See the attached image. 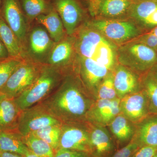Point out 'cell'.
Wrapping results in <instances>:
<instances>
[{
    "label": "cell",
    "instance_id": "1",
    "mask_svg": "<svg viewBox=\"0 0 157 157\" xmlns=\"http://www.w3.org/2000/svg\"><path fill=\"white\" fill-rule=\"evenodd\" d=\"M73 76H64L60 83L40 104L62 123L86 122L94 103Z\"/></svg>",
    "mask_w": 157,
    "mask_h": 157
},
{
    "label": "cell",
    "instance_id": "2",
    "mask_svg": "<svg viewBox=\"0 0 157 157\" xmlns=\"http://www.w3.org/2000/svg\"><path fill=\"white\" fill-rule=\"evenodd\" d=\"M87 23L77 30L74 41L76 53L78 56L93 60L111 71L116 59L115 46Z\"/></svg>",
    "mask_w": 157,
    "mask_h": 157
},
{
    "label": "cell",
    "instance_id": "3",
    "mask_svg": "<svg viewBox=\"0 0 157 157\" xmlns=\"http://www.w3.org/2000/svg\"><path fill=\"white\" fill-rule=\"evenodd\" d=\"M62 70L42 65L33 82L14 101L21 111L40 104L57 87L63 78Z\"/></svg>",
    "mask_w": 157,
    "mask_h": 157
},
{
    "label": "cell",
    "instance_id": "4",
    "mask_svg": "<svg viewBox=\"0 0 157 157\" xmlns=\"http://www.w3.org/2000/svg\"><path fill=\"white\" fill-rule=\"evenodd\" d=\"M42 65L32 61L23 60L0 90V93L10 98H16L33 82Z\"/></svg>",
    "mask_w": 157,
    "mask_h": 157
},
{
    "label": "cell",
    "instance_id": "5",
    "mask_svg": "<svg viewBox=\"0 0 157 157\" xmlns=\"http://www.w3.org/2000/svg\"><path fill=\"white\" fill-rule=\"evenodd\" d=\"M60 148L86 152L92 154L87 122L62 123L58 149Z\"/></svg>",
    "mask_w": 157,
    "mask_h": 157
},
{
    "label": "cell",
    "instance_id": "6",
    "mask_svg": "<svg viewBox=\"0 0 157 157\" xmlns=\"http://www.w3.org/2000/svg\"><path fill=\"white\" fill-rule=\"evenodd\" d=\"M89 23L110 42L117 44L127 42L140 33L133 22L122 20L100 18Z\"/></svg>",
    "mask_w": 157,
    "mask_h": 157
},
{
    "label": "cell",
    "instance_id": "7",
    "mask_svg": "<svg viewBox=\"0 0 157 157\" xmlns=\"http://www.w3.org/2000/svg\"><path fill=\"white\" fill-rule=\"evenodd\" d=\"M40 104L21 111L17 130L23 137L51 125L61 124Z\"/></svg>",
    "mask_w": 157,
    "mask_h": 157
},
{
    "label": "cell",
    "instance_id": "8",
    "mask_svg": "<svg viewBox=\"0 0 157 157\" xmlns=\"http://www.w3.org/2000/svg\"><path fill=\"white\" fill-rule=\"evenodd\" d=\"M119 59L124 65L144 71L155 64L157 61V55L152 48L137 42L121 48Z\"/></svg>",
    "mask_w": 157,
    "mask_h": 157
},
{
    "label": "cell",
    "instance_id": "9",
    "mask_svg": "<svg viewBox=\"0 0 157 157\" xmlns=\"http://www.w3.org/2000/svg\"><path fill=\"white\" fill-rule=\"evenodd\" d=\"M56 44L45 28L40 26L35 27L30 33L27 44L28 54L31 61L45 64Z\"/></svg>",
    "mask_w": 157,
    "mask_h": 157
},
{
    "label": "cell",
    "instance_id": "10",
    "mask_svg": "<svg viewBox=\"0 0 157 157\" xmlns=\"http://www.w3.org/2000/svg\"><path fill=\"white\" fill-rule=\"evenodd\" d=\"M1 14L24 47L27 39V20L19 0H2Z\"/></svg>",
    "mask_w": 157,
    "mask_h": 157
},
{
    "label": "cell",
    "instance_id": "11",
    "mask_svg": "<svg viewBox=\"0 0 157 157\" xmlns=\"http://www.w3.org/2000/svg\"><path fill=\"white\" fill-rule=\"evenodd\" d=\"M51 2L62 20L66 33L70 36L74 34L85 14L79 0H52Z\"/></svg>",
    "mask_w": 157,
    "mask_h": 157
},
{
    "label": "cell",
    "instance_id": "12",
    "mask_svg": "<svg viewBox=\"0 0 157 157\" xmlns=\"http://www.w3.org/2000/svg\"><path fill=\"white\" fill-rule=\"evenodd\" d=\"M121 112L133 124L149 116L148 100L144 90L136 92L121 99Z\"/></svg>",
    "mask_w": 157,
    "mask_h": 157
},
{
    "label": "cell",
    "instance_id": "13",
    "mask_svg": "<svg viewBox=\"0 0 157 157\" xmlns=\"http://www.w3.org/2000/svg\"><path fill=\"white\" fill-rule=\"evenodd\" d=\"M120 101L119 98L112 100L98 99L88 112L86 122L101 126L109 124L121 112Z\"/></svg>",
    "mask_w": 157,
    "mask_h": 157
},
{
    "label": "cell",
    "instance_id": "14",
    "mask_svg": "<svg viewBox=\"0 0 157 157\" xmlns=\"http://www.w3.org/2000/svg\"><path fill=\"white\" fill-rule=\"evenodd\" d=\"M82 79L90 91H95L98 87L111 71L90 59L78 56Z\"/></svg>",
    "mask_w": 157,
    "mask_h": 157
},
{
    "label": "cell",
    "instance_id": "15",
    "mask_svg": "<svg viewBox=\"0 0 157 157\" xmlns=\"http://www.w3.org/2000/svg\"><path fill=\"white\" fill-rule=\"evenodd\" d=\"M92 155L94 157H108L115 148L112 137L104 126L89 123Z\"/></svg>",
    "mask_w": 157,
    "mask_h": 157
},
{
    "label": "cell",
    "instance_id": "16",
    "mask_svg": "<svg viewBox=\"0 0 157 157\" xmlns=\"http://www.w3.org/2000/svg\"><path fill=\"white\" fill-rule=\"evenodd\" d=\"M133 139L139 147H157V114H153L137 124Z\"/></svg>",
    "mask_w": 157,
    "mask_h": 157
},
{
    "label": "cell",
    "instance_id": "17",
    "mask_svg": "<svg viewBox=\"0 0 157 157\" xmlns=\"http://www.w3.org/2000/svg\"><path fill=\"white\" fill-rule=\"evenodd\" d=\"M134 3L132 0H103L97 17L100 19L114 20L128 17Z\"/></svg>",
    "mask_w": 157,
    "mask_h": 157
},
{
    "label": "cell",
    "instance_id": "18",
    "mask_svg": "<svg viewBox=\"0 0 157 157\" xmlns=\"http://www.w3.org/2000/svg\"><path fill=\"white\" fill-rule=\"evenodd\" d=\"M21 112L14 99L0 93V130L17 129Z\"/></svg>",
    "mask_w": 157,
    "mask_h": 157
},
{
    "label": "cell",
    "instance_id": "19",
    "mask_svg": "<svg viewBox=\"0 0 157 157\" xmlns=\"http://www.w3.org/2000/svg\"><path fill=\"white\" fill-rule=\"evenodd\" d=\"M113 82L118 98L120 99L136 92L138 88V80L131 71L121 67L113 74Z\"/></svg>",
    "mask_w": 157,
    "mask_h": 157
},
{
    "label": "cell",
    "instance_id": "20",
    "mask_svg": "<svg viewBox=\"0 0 157 157\" xmlns=\"http://www.w3.org/2000/svg\"><path fill=\"white\" fill-rule=\"evenodd\" d=\"M29 151L23 136L17 129L0 131V151L10 152L24 156Z\"/></svg>",
    "mask_w": 157,
    "mask_h": 157
},
{
    "label": "cell",
    "instance_id": "21",
    "mask_svg": "<svg viewBox=\"0 0 157 157\" xmlns=\"http://www.w3.org/2000/svg\"><path fill=\"white\" fill-rule=\"evenodd\" d=\"M36 20L45 28L56 43L65 39L66 32L64 27L58 13L54 8L48 13L39 15Z\"/></svg>",
    "mask_w": 157,
    "mask_h": 157
},
{
    "label": "cell",
    "instance_id": "22",
    "mask_svg": "<svg viewBox=\"0 0 157 157\" xmlns=\"http://www.w3.org/2000/svg\"><path fill=\"white\" fill-rule=\"evenodd\" d=\"M75 49L74 42L64 39L56 43L46 62V65L61 69L67 64L73 55Z\"/></svg>",
    "mask_w": 157,
    "mask_h": 157
},
{
    "label": "cell",
    "instance_id": "23",
    "mask_svg": "<svg viewBox=\"0 0 157 157\" xmlns=\"http://www.w3.org/2000/svg\"><path fill=\"white\" fill-rule=\"evenodd\" d=\"M0 40L5 45L10 58L24 57V47L0 13Z\"/></svg>",
    "mask_w": 157,
    "mask_h": 157
},
{
    "label": "cell",
    "instance_id": "24",
    "mask_svg": "<svg viewBox=\"0 0 157 157\" xmlns=\"http://www.w3.org/2000/svg\"><path fill=\"white\" fill-rule=\"evenodd\" d=\"M133 124L121 112L110 122L109 128L118 144H124L132 140L136 129Z\"/></svg>",
    "mask_w": 157,
    "mask_h": 157
},
{
    "label": "cell",
    "instance_id": "25",
    "mask_svg": "<svg viewBox=\"0 0 157 157\" xmlns=\"http://www.w3.org/2000/svg\"><path fill=\"white\" fill-rule=\"evenodd\" d=\"M27 20L32 22L41 14L48 13L53 9L49 0H19Z\"/></svg>",
    "mask_w": 157,
    "mask_h": 157
},
{
    "label": "cell",
    "instance_id": "26",
    "mask_svg": "<svg viewBox=\"0 0 157 157\" xmlns=\"http://www.w3.org/2000/svg\"><path fill=\"white\" fill-rule=\"evenodd\" d=\"M24 140L29 149L38 157H55V152L52 147L33 134L24 137Z\"/></svg>",
    "mask_w": 157,
    "mask_h": 157
},
{
    "label": "cell",
    "instance_id": "27",
    "mask_svg": "<svg viewBox=\"0 0 157 157\" xmlns=\"http://www.w3.org/2000/svg\"><path fill=\"white\" fill-rule=\"evenodd\" d=\"M61 125L62 124L51 125L32 134L48 143L55 152L59 148L61 134Z\"/></svg>",
    "mask_w": 157,
    "mask_h": 157
},
{
    "label": "cell",
    "instance_id": "28",
    "mask_svg": "<svg viewBox=\"0 0 157 157\" xmlns=\"http://www.w3.org/2000/svg\"><path fill=\"white\" fill-rule=\"evenodd\" d=\"M98 99L112 100L118 98L113 82V74L110 72L98 87Z\"/></svg>",
    "mask_w": 157,
    "mask_h": 157
},
{
    "label": "cell",
    "instance_id": "29",
    "mask_svg": "<svg viewBox=\"0 0 157 157\" xmlns=\"http://www.w3.org/2000/svg\"><path fill=\"white\" fill-rule=\"evenodd\" d=\"M23 60L21 59L9 58L0 61V90Z\"/></svg>",
    "mask_w": 157,
    "mask_h": 157
},
{
    "label": "cell",
    "instance_id": "30",
    "mask_svg": "<svg viewBox=\"0 0 157 157\" xmlns=\"http://www.w3.org/2000/svg\"><path fill=\"white\" fill-rule=\"evenodd\" d=\"M144 90L148 100L150 113L157 114V82L151 75L145 79Z\"/></svg>",
    "mask_w": 157,
    "mask_h": 157
},
{
    "label": "cell",
    "instance_id": "31",
    "mask_svg": "<svg viewBox=\"0 0 157 157\" xmlns=\"http://www.w3.org/2000/svg\"><path fill=\"white\" fill-rule=\"evenodd\" d=\"M139 147L137 142L132 138L128 144L116 152L111 157H132Z\"/></svg>",
    "mask_w": 157,
    "mask_h": 157
},
{
    "label": "cell",
    "instance_id": "32",
    "mask_svg": "<svg viewBox=\"0 0 157 157\" xmlns=\"http://www.w3.org/2000/svg\"><path fill=\"white\" fill-rule=\"evenodd\" d=\"M55 157H94L93 155L86 152L58 149L55 153Z\"/></svg>",
    "mask_w": 157,
    "mask_h": 157
},
{
    "label": "cell",
    "instance_id": "33",
    "mask_svg": "<svg viewBox=\"0 0 157 157\" xmlns=\"http://www.w3.org/2000/svg\"><path fill=\"white\" fill-rule=\"evenodd\" d=\"M157 153V147L143 146L139 147L132 157H153Z\"/></svg>",
    "mask_w": 157,
    "mask_h": 157
},
{
    "label": "cell",
    "instance_id": "34",
    "mask_svg": "<svg viewBox=\"0 0 157 157\" xmlns=\"http://www.w3.org/2000/svg\"><path fill=\"white\" fill-rule=\"evenodd\" d=\"M138 41L137 43L144 44L154 50H157V38L150 33L143 36Z\"/></svg>",
    "mask_w": 157,
    "mask_h": 157
},
{
    "label": "cell",
    "instance_id": "35",
    "mask_svg": "<svg viewBox=\"0 0 157 157\" xmlns=\"http://www.w3.org/2000/svg\"><path fill=\"white\" fill-rule=\"evenodd\" d=\"M102 1L103 0H87L88 11L92 17H97Z\"/></svg>",
    "mask_w": 157,
    "mask_h": 157
},
{
    "label": "cell",
    "instance_id": "36",
    "mask_svg": "<svg viewBox=\"0 0 157 157\" xmlns=\"http://www.w3.org/2000/svg\"><path fill=\"white\" fill-rule=\"evenodd\" d=\"M9 58L10 57L8 50L0 40V61L7 59Z\"/></svg>",
    "mask_w": 157,
    "mask_h": 157
},
{
    "label": "cell",
    "instance_id": "37",
    "mask_svg": "<svg viewBox=\"0 0 157 157\" xmlns=\"http://www.w3.org/2000/svg\"><path fill=\"white\" fill-rule=\"evenodd\" d=\"M0 157H24V156L10 152L0 151Z\"/></svg>",
    "mask_w": 157,
    "mask_h": 157
},
{
    "label": "cell",
    "instance_id": "38",
    "mask_svg": "<svg viewBox=\"0 0 157 157\" xmlns=\"http://www.w3.org/2000/svg\"><path fill=\"white\" fill-rule=\"evenodd\" d=\"M24 157H38L36 155H35L34 153H33V152L31 151L30 150L24 156Z\"/></svg>",
    "mask_w": 157,
    "mask_h": 157
},
{
    "label": "cell",
    "instance_id": "39",
    "mask_svg": "<svg viewBox=\"0 0 157 157\" xmlns=\"http://www.w3.org/2000/svg\"><path fill=\"white\" fill-rule=\"evenodd\" d=\"M151 34H152L155 36H156L157 38V26L154 29H153L150 32Z\"/></svg>",
    "mask_w": 157,
    "mask_h": 157
},
{
    "label": "cell",
    "instance_id": "40",
    "mask_svg": "<svg viewBox=\"0 0 157 157\" xmlns=\"http://www.w3.org/2000/svg\"><path fill=\"white\" fill-rule=\"evenodd\" d=\"M151 76L153 77L155 80L157 82V71H155L152 73H151Z\"/></svg>",
    "mask_w": 157,
    "mask_h": 157
},
{
    "label": "cell",
    "instance_id": "41",
    "mask_svg": "<svg viewBox=\"0 0 157 157\" xmlns=\"http://www.w3.org/2000/svg\"><path fill=\"white\" fill-rule=\"evenodd\" d=\"M134 2H141V1H146V0H132Z\"/></svg>",
    "mask_w": 157,
    "mask_h": 157
},
{
    "label": "cell",
    "instance_id": "42",
    "mask_svg": "<svg viewBox=\"0 0 157 157\" xmlns=\"http://www.w3.org/2000/svg\"><path fill=\"white\" fill-rule=\"evenodd\" d=\"M1 6H2V0H0V13L1 11Z\"/></svg>",
    "mask_w": 157,
    "mask_h": 157
},
{
    "label": "cell",
    "instance_id": "43",
    "mask_svg": "<svg viewBox=\"0 0 157 157\" xmlns=\"http://www.w3.org/2000/svg\"><path fill=\"white\" fill-rule=\"evenodd\" d=\"M153 157H157V153Z\"/></svg>",
    "mask_w": 157,
    "mask_h": 157
},
{
    "label": "cell",
    "instance_id": "44",
    "mask_svg": "<svg viewBox=\"0 0 157 157\" xmlns=\"http://www.w3.org/2000/svg\"><path fill=\"white\" fill-rule=\"evenodd\" d=\"M154 1H157V0H154Z\"/></svg>",
    "mask_w": 157,
    "mask_h": 157
},
{
    "label": "cell",
    "instance_id": "45",
    "mask_svg": "<svg viewBox=\"0 0 157 157\" xmlns=\"http://www.w3.org/2000/svg\"><path fill=\"white\" fill-rule=\"evenodd\" d=\"M1 131V130H0V131Z\"/></svg>",
    "mask_w": 157,
    "mask_h": 157
}]
</instances>
